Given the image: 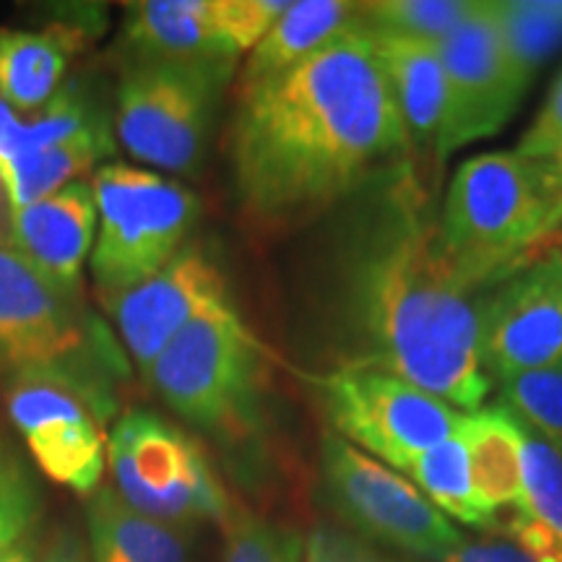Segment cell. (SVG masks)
Returning <instances> with one entry per match:
<instances>
[{
  "mask_svg": "<svg viewBox=\"0 0 562 562\" xmlns=\"http://www.w3.org/2000/svg\"><path fill=\"white\" fill-rule=\"evenodd\" d=\"M562 224V180L550 159L487 151L461 161L438 209L442 258L463 290L484 294L537 256Z\"/></svg>",
  "mask_w": 562,
  "mask_h": 562,
  "instance_id": "3957f363",
  "label": "cell"
},
{
  "mask_svg": "<svg viewBox=\"0 0 562 562\" xmlns=\"http://www.w3.org/2000/svg\"><path fill=\"white\" fill-rule=\"evenodd\" d=\"M323 482L334 508L368 542H381L417 558L442 562L463 533L404 474L372 459L341 435L321 442Z\"/></svg>",
  "mask_w": 562,
  "mask_h": 562,
  "instance_id": "30bf717a",
  "label": "cell"
},
{
  "mask_svg": "<svg viewBox=\"0 0 562 562\" xmlns=\"http://www.w3.org/2000/svg\"><path fill=\"white\" fill-rule=\"evenodd\" d=\"M368 34L402 115L412 161L419 170L425 161H435L442 121L440 42L370 30Z\"/></svg>",
  "mask_w": 562,
  "mask_h": 562,
  "instance_id": "2e32d148",
  "label": "cell"
},
{
  "mask_svg": "<svg viewBox=\"0 0 562 562\" xmlns=\"http://www.w3.org/2000/svg\"><path fill=\"white\" fill-rule=\"evenodd\" d=\"M108 349L81 297L60 292L0 240V372L11 381L53 378L76 385L108 417L100 381L121 364L108 360Z\"/></svg>",
  "mask_w": 562,
  "mask_h": 562,
  "instance_id": "277c9868",
  "label": "cell"
},
{
  "mask_svg": "<svg viewBox=\"0 0 562 562\" xmlns=\"http://www.w3.org/2000/svg\"><path fill=\"white\" fill-rule=\"evenodd\" d=\"M0 562H37V554H34L32 542L21 539V542L0 550Z\"/></svg>",
  "mask_w": 562,
  "mask_h": 562,
  "instance_id": "e575fe53",
  "label": "cell"
},
{
  "mask_svg": "<svg viewBox=\"0 0 562 562\" xmlns=\"http://www.w3.org/2000/svg\"><path fill=\"white\" fill-rule=\"evenodd\" d=\"M40 562H91V554L79 533L74 529H60L45 547Z\"/></svg>",
  "mask_w": 562,
  "mask_h": 562,
  "instance_id": "836d02e7",
  "label": "cell"
},
{
  "mask_svg": "<svg viewBox=\"0 0 562 562\" xmlns=\"http://www.w3.org/2000/svg\"><path fill=\"white\" fill-rule=\"evenodd\" d=\"M87 42L81 24L42 32L0 30V97L16 112H37L58 94L63 76Z\"/></svg>",
  "mask_w": 562,
  "mask_h": 562,
  "instance_id": "d6986e66",
  "label": "cell"
},
{
  "mask_svg": "<svg viewBox=\"0 0 562 562\" xmlns=\"http://www.w3.org/2000/svg\"><path fill=\"white\" fill-rule=\"evenodd\" d=\"M360 9L364 30L442 42L469 16L474 0H375Z\"/></svg>",
  "mask_w": 562,
  "mask_h": 562,
  "instance_id": "484cf974",
  "label": "cell"
},
{
  "mask_svg": "<svg viewBox=\"0 0 562 562\" xmlns=\"http://www.w3.org/2000/svg\"><path fill=\"white\" fill-rule=\"evenodd\" d=\"M294 0H216L220 26L235 53H248L261 42Z\"/></svg>",
  "mask_w": 562,
  "mask_h": 562,
  "instance_id": "f546056e",
  "label": "cell"
},
{
  "mask_svg": "<svg viewBox=\"0 0 562 562\" xmlns=\"http://www.w3.org/2000/svg\"><path fill=\"white\" fill-rule=\"evenodd\" d=\"M115 492L161 524L227 526L232 508L206 456L186 432L151 412H128L108 440Z\"/></svg>",
  "mask_w": 562,
  "mask_h": 562,
  "instance_id": "ba28073f",
  "label": "cell"
},
{
  "mask_svg": "<svg viewBox=\"0 0 562 562\" xmlns=\"http://www.w3.org/2000/svg\"><path fill=\"white\" fill-rule=\"evenodd\" d=\"M503 406L562 456V364L503 378Z\"/></svg>",
  "mask_w": 562,
  "mask_h": 562,
  "instance_id": "d4e9b609",
  "label": "cell"
},
{
  "mask_svg": "<svg viewBox=\"0 0 562 562\" xmlns=\"http://www.w3.org/2000/svg\"><path fill=\"white\" fill-rule=\"evenodd\" d=\"M318 383L334 432L398 474L461 430L463 412L389 370L344 364Z\"/></svg>",
  "mask_w": 562,
  "mask_h": 562,
  "instance_id": "9c48e42d",
  "label": "cell"
},
{
  "mask_svg": "<svg viewBox=\"0 0 562 562\" xmlns=\"http://www.w3.org/2000/svg\"><path fill=\"white\" fill-rule=\"evenodd\" d=\"M123 37L133 63L206 60L232 63L237 53L220 26L216 0H144L125 9Z\"/></svg>",
  "mask_w": 562,
  "mask_h": 562,
  "instance_id": "e0dca14e",
  "label": "cell"
},
{
  "mask_svg": "<svg viewBox=\"0 0 562 562\" xmlns=\"http://www.w3.org/2000/svg\"><path fill=\"white\" fill-rule=\"evenodd\" d=\"M524 427V425H521ZM526 432L524 440V505L521 510L562 542V456Z\"/></svg>",
  "mask_w": 562,
  "mask_h": 562,
  "instance_id": "4316f807",
  "label": "cell"
},
{
  "mask_svg": "<svg viewBox=\"0 0 562 562\" xmlns=\"http://www.w3.org/2000/svg\"><path fill=\"white\" fill-rule=\"evenodd\" d=\"M9 414L42 474L83 495L97 490L108 446L104 417L87 393L53 378H21L11 381Z\"/></svg>",
  "mask_w": 562,
  "mask_h": 562,
  "instance_id": "4fadbf2b",
  "label": "cell"
},
{
  "mask_svg": "<svg viewBox=\"0 0 562 562\" xmlns=\"http://www.w3.org/2000/svg\"><path fill=\"white\" fill-rule=\"evenodd\" d=\"M547 159H550V161H552L554 172H558V175H560V180H562V149H558V151H554V154H552V157H547Z\"/></svg>",
  "mask_w": 562,
  "mask_h": 562,
  "instance_id": "8d00e7d4",
  "label": "cell"
},
{
  "mask_svg": "<svg viewBox=\"0 0 562 562\" xmlns=\"http://www.w3.org/2000/svg\"><path fill=\"white\" fill-rule=\"evenodd\" d=\"M442 121L435 165L474 140L495 136L521 104L526 83L505 50L495 0H474V9L440 42Z\"/></svg>",
  "mask_w": 562,
  "mask_h": 562,
  "instance_id": "8fae6325",
  "label": "cell"
},
{
  "mask_svg": "<svg viewBox=\"0 0 562 562\" xmlns=\"http://www.w3.org/2000/svg\"><path fill=\"white\" fill-rule=\"evenodd\" d=\"M97 199L87 180H76L32 206L11 211V248L70 297H81V271L97 240Z\"/></svg>",
  "mask_w": 562,
  "mask_h": 562,
  "instance_id": "9a60e30c",
  "label": "cell"
},
{
  "mask_svg": "<svg viewBox=\"0 0 562 562\" xmlns=\"http://www.w3.org/2000/svg\"><path fill=\"white\" fill-rule=\"evenodd\" d=\"M227 547L222 562H302L305 537L297 529L281 526L248 510H232Z\"/></svg>",
  "mask_w": 562,
  "mask_h": 562,
  "instance_id": "83f0119b",
  "label": "cell"
},
{
  "mask_svg": "<svg viewBox=\"0 0 562 562\" xmlns=\"http://www.w3.org/2000/svg\"><path fill=\"white\" fill-rule=\"evenodd\" d=\"M302 562H396L355 533L321 526L305 539Z\"/></svg>",
  "mask_w": 562,
  "mask_h": 562,
  "instance_id": "4dcf8cb0",
  "label": "cell"
},
{
  "mask_svg": "<svg viewBox=\"0 0 562 562\" xmlns=\"http://www.w3.org/2000/svg\"><path fill=\"white\" fill-rule=\"evenodd\" d=\"M229 159L245 216L266 229L311 222L412 161L368 30L355 26L240 91Z\"/></svg>",
  "mask_w": 562,
  "mask_h": 562,
  "instance_id": "6da1fadb",
  "label": "cell"
},
{
  "mask_svg": "<svg viewBox=\"0 0 562 562\" xmlns=\"http://www.w3.org/2000/svg\"><path fill=\"white\" fill-rule=\"evenodd\" d=\"M91 562H188V533L133 510L115 490H94L87 510Z\"/></svg>",
  "mask_w": 562,
  "mask_h": 562,
  "instance_id": "44dd1931",
  "label": "cell"
},
{
  "mask_svg": "<svg viewBox=\"0 0 562 562\" xmlns=\"http://www.w3.org/2000/svg\"><path fill=\"white\" fill-rule=\"evenodd\" d=\"M100 235L91 250V277L104 305L144 284L182 250L199 220V195L178 180L112 161L94 172Z\"/></svg>",
  "mask_w": 562,
  "mask_h": 562,
  "instance_id": "8992f818",
  "label": "cell"
},
{
  "mask_svg": "<svg viewBox=\"0 0 562 562\" xmlns=\"http://www.w3.org/2000/svg\"><path fill=\"white\" fill-rule=\"evenodd\" d=\"M224 302L229 294L222 271L201 250L182 248L157 277L110 300L108 311L133 362L146 375L188 323Z\"/></svg>",
  "mask_w": 562,
  "mask_h": 562,
  "instance_id": "5bb4252c",
  "label": "cell"
},
{
  "mask_svg": "<svg viewBox=\"0 0 562 562\" xmlns=\"http://www.w3.org/2000/svg\"><path fill=\"white\" fill-rule=\"evenodd\" d=\"M505 50L526 87L562 47V0H495Z\"/></svg>",
  "mask_w": 562,
  "mask_h": 562,
  "instance_id": "cb8c5ba5",
  "label": "cell"
},
{
  "mask_svg": "<svg viewBox=\"0 0 562 562\" xmlns=\"http://www.w3.org/2000/svg\"><path fill=\"white\" fill-rule=\"evenodd\" d=\"M480 347L495 383L562 364V248L526 261L484 292Z\"/></svg>",
  "mask_w": 562,
  "mask_h": 562,
  "instance_id": "7c38bea8",
  "label": "cell"
},
{
  "mask_svg": "<svg viewBox=\"0 0 562 562\" xmlns=\"http://www.w3.org/2000/svg\"><path fill=\"white\" fill-rule=\"evenodd\" d=\"M40 495L26 469L0 448V550L16 544L32 529Z\"/></svg>",
  "mask_w": 562,
  "mask_h": 562,
  "instance_id": "f1b7e54d",
  "label": "cell"
},
{
  "mask_svg": "<svg viewBox=\"0 0 562 562\" xmlns=\"http://www.w3.org/2000/svg\"><path fill=\"white\" fill-rule=\"evenodd\" d=\"M459 435L467 448L474 497L492 524L497 513L510 516L521 508L526 440L521 422L503 404H484L463 414Z\"/></svg>",
  "mask_w": 562,
  "mask_h": 562,
  "instance_id": "ac0fdd59",
  "label": "cell"
},
{
  "mask_svg": "<svg viewBox=\"0 0 562 562\" xmlns=\"http://www.w3.org/2000/svg\"><path fill=\"white\" fill-rule=\"evenodd\" d=\"M11 211L9 209V199H5V191H3V182H0V211ZM3 224H11V220H0ZM0 240H9V229L0 227Z\"/></svg>",
  "mask_w": 562,
  "mask_h": 562,
  "instance_id": "d590c367",
  "label": "cell"
},
{
  "mask_svg": "<svg viewBox=\"0 0 562 562\" xmlns=\"http://www.w3.org/2000/svg\"><path fill=\"white\" fill-rule=\"evenodd\" d=\"M261 375V344L232 302L188 323L146 372L182 419L227 440L250 432Z\"/></svg>",
  "mask_w": 562,
  "mask_h": 562,
  "instance_id": "5b68a950",
  "label": "cell"
},
{
  "mask_svg": "<svg viewBox=\"0 0 562 562\" xmlns=\"http://www.w3.org/2000/svg\"><path fill=\"white\" fill-rule=\"evenodd\" d=\"M110 149L108 131L97 128L47 146L42 151L26 154L21 159L0 161V182H3L9 209H26L58 193L70 182L81 180L89 170H94L97 159H102V154Z\"/></svg>",
  "mask_w": 562,
  "mask_h": 562,
  "instance_id": "7402d4cb",
  "label": "cell"
},
{
  "mask_svg": "<svg viewBox=\"0 0 562 562\" xmlns=\"http://www.w3.org/2000/svg\"><path fill=\"white\" fill-rule=\"evenodd\" d=\"M442 562H533L521 547H516L510 539H472L463 537V542L453 552L446 554Z\"/></svg>",
  "mask_w": 562,
  "mask_h": 562,
  "instance_id": "d6a6232c",
  "label": "cell"
},
{
  "mask_svg": "<svg viewBox=\"0 0 562 562\" xmlns=\"http://www.w3.org/2000/svg\"><path fill=\"white\" fill-rule=\"evenodd\" d=\"M558 149H562V74L516 146L518 154L533 159L552 157Z\"/></svg>",
  "mask_w": 562,
  "mask_h": 562,
  "instance_id": "1f68e13d",
  "label": "cell"
},
{
  "mask_svg": "<svg viewBox=\"0 0 562 562\" xmlns=\"http://www.w3.org/2000/svg\"><path fill=\"white\" fill-rule=\"evenodd\" d=\"M362 26L360 3L347 0H294L290 11L252 47L240 70L237 94L284 74L339 34Z\"/></svg>",
  "mask_w": 562,
  "mask_h": 562,
  "instance_id": "ffe728a7",
  "label": "cell"
},
{
  "mask_svg": "<svg viewBox=\"0 0 562 562\" xmlns=\"http://www.w3.org/2000/svg\"><path fill=\"white\" fill-rule=\"evenodd\" d=\"M404 476L442 516H451L467 526H480V529L492 526V518L480 508L474 497L467 448H463L461 435H453V438L430 448V451L419 453L404 469Z\"/></svg>",
  "mask_w": 562,
  "mask_h": 562,
  "instance_id": "603a6c76",
  "label": "cell"
},
{
  "mask_svg": "<svg viewBox=\"0 0 562 562\" xmlns=\"http://www.w3.org/2000/svg\"><path fill=\"white\" fill-rule=\"evenodd\" d=\"M341 263V318L351 360L435 393L459 412L487 402L482 297L463 290L442 258L432 211L412 161L368 188Z\"/></svg>",
  "mask_w": 562,
  "mask_h": 562,
  "instance_id": "7a4b0ae2",
  "label": "cell"
},
{
  "mask_svg": "<svg viewBox=\"0 0 562 562\" xmlns=\"http://www.w3.org/2000/svg\"><path fill=\"white\" fill-rule=\"evenodd\" d=\"M232 63H133L117 89V136L133 159L161 172L199 167L211 115Z\"/></svg>",
  "mask_w": 562,
  "mask_h": 562,
  "instance_id": "52a82bcc",
  "label": "cell"
}]
</instances>
